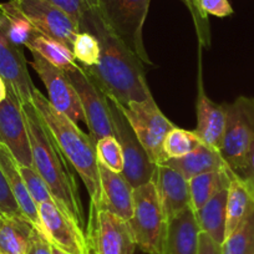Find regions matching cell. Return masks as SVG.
Listing matches in <instances>:
<instances>
[{"mask_svg": "<svg viewBox=\"0 0 254 254\" xmlns=\"http://www.w3.org/2000/svg\"><path fill=\"white\" fill-rule=\"evenodd\" d=\"M90 254H94V253H92V252H91V251H90Z\"/></svg>", "mask_w": 254, "mask_h": 254, "instance_id": "cell-41", "label": "cell"}, {"mask_svg": "<svg viewBox=\"0 0 254 254\" xmlns=\"http://www.w3.org/2000/svg\"><path fill=\"white\" fill-rule=\"evenodd\" d=\"M25 48H28L30 51L38 53L48 63L59 67V69L64 70V71H67L69 69H71L77 63L71 49L59 43V41L54 40V39L46 38L41 34L34 36Z\"/></svg>", "mask_w": 254, "mask_h": 254, "instance_id": "cell-26", "label": "cell"}, {"mask_svg": "<svg viewBox=\"0 0 254 254\" xmlns=\"http://www.w3.org/2000/svg\"><path fill=\"white\" fill-rule=\"evenodd\" d=\"M199 229L192 208L168 219L161 254H198Z\"/></svg>", "mask_w": 254, "mask_h": 254, "instance_id": "cell-18", "label": "cell"}, {"mask_svg": "<svg viewBox=\"0 0 254 254\" xmlns=\"http://www.w3.org/2000/svg\"><path fill=\"white\" fill-rule=\"evenodd\" d=\"M0 216L5 218L26 219L1 170H0Z\"/></svg>", "mask_w": 254, "mask_h": 254, "instance_id": "cell-33", "label": "cell"}, {"mask_svg": "<svg viewBox=\"0 0 254 254\" xmlns=\"http://www.w3.org/2000/svg\"><path fill=\"white\" fill-rule=\"evenodd\" d=\"M227 197L228 187H224L218 190L202 208L194 211L201 232L208 234L219 244H223L226 239Z\"/></svg>", "mask_w": 254, "mask_h": 254, "instance_id": "cell-23", "label": "cell"}, {"mask_svg": "<svg viewBox=\"0 0 254 254\" xmlns=\"http://www.w3.org/2000/svg\"><path fill=\"white\" fill-rule=\"evenodd\" d=\"M48 1L69 14L72 19L76 20L79 26L89 14L96 10L95 0H48Z\"/></svg>", "mask_w": 254, "mask_h": 254, "instance_id": "cell-34", "label": "cell"}, {"mask_svg": "<svg viewBox=\"0 0 254 254\" xmlns=\"http://www.w3.org/2000/svg\"><path fill=\"white\" fill-rule=\"evenodd\" d=\"M160 165L168 166V167L178 171L187 180H190L202 173L223 171L229 167L222 157L219 150L208 147L204 143L193 152L180 158H170Z\"/></svg>", "mask_w": 254, "mask_h": 254, "instance_id": "cell-21", "label": "cell"}, {"mask_svg": "<svg viewBox=\"0 0 254 254\" xmlns=\"http://www.w3.org/2000/svg\"><path fill=\"white\" fill-rule=\"evenodd\" d=\"M0 170L5 176L9 187H10L11 192H13L14 197H15L16 202H18L25 218L46 238L38 206L34 202V199L31 198L28 188L25 186V182L21 177V173L19 171V163L16 162L10 151L1 143H0Z\"/></svg>", "mask_w": 254, "mask_h": 254, "instance_id": "cell-20", "label": "cell"}, {"mask_svg": "<svg viewBox=\"0 0 254 254\" xmlns=\"http://www.w3.org/2000/svg\"><path fill=\"white\" fill-rule=\"evenodd\" d=\"M254 209V192L246 180L233 170L229 173L227 197L226 237H228Z\"/></svg>", "mask_w": 254, "mask_h": 254, "instance_id": "cell-22", "label": "cell"}, {"mask_svg": "<svg viewBox=\"0 0 254 254\" xmlns=\"http://www.w3.org/2000/svg\"><path fill=\"white\" fill-rule=\"evenodd\" d=\"M97 162L114 172L124 171V153L116 136H106L100 138L95 145Z\"/></svg>", "mask_w": 254, "mask_h": 254, "instance_id": "cell-31", "label": "cell"}, {"mask_svg": "<svg viewBox=\"0 0 254 254\" xmlns=\"http://www.w3.org/2000/svg\"><path fill=\"white\" fill-rule=\"evenodd\" d=\"M65 72L74 89L76 90L86 117V126L89 127L90 136L95 143L102 137L115 136L106 95L99 86L96 80L79 63L75 64L71 69Z\"/></svg>", "mask_w": 254, "mask_h": 254, "instance_id": "cell-10", "label": "cell"}, {"mask_svg": "<svg viewBox=\"0 0 254 254\" xmlns=\"http://www.w3.org/2000/svg\"><path fill=\"white\" fill-rule=\"evenodd\" d=\"M36 229L28 219L5 218L0 221V254H26L31 232Z\"/></svg>", "mask_w": 254, "mask_h": 254, "instance_id": "cell-24", "label": "cell"}, {"mask_svg": "<svg viewBox=\"0 0 254 254\" xmlns=\"http://www.w3.org/2000/svg\"><path fill=\"white\" fill-rule=\"evenodd\" d=\"M227 115L224 105L212 101L203 89L199 90L197 102V127L193 132L208 147L219 150L226 132Z\"/></svg>", "mask_w": 254, "mask_h": 254, "instance_id": "cell-19", "label": "cell"}, {"mask_svg": "<svg viewBox=\"0 0 254 254\" xmlns=\"http://www.w3.org/2000/svg\"><path fill=\"white\" fill-rule=\"evenodd\" d=\"M33 155V167L38 171L59 208L85 229L84 208L70 163L59 148L55 138L39 116L31 102L21 105Z\"/></svg>", "mask_w": 254, "mask_h": 254, "instance_id": "cell-2", "label": "cell"}, {"mask_svg": "<svg viewBox=\"0 0 254 254\" xmlns=\"http://www.w3.org/2000/svg\"><path fill=\"white\" fill-rule=\"evenodd\" d=\"M197 10L202 15H214L218 18H226L233 14V8L228 0H193Z\"/></svg>", "mask_w": 254, "mask_h": 254, "instance_id": "cell-35", "label": "cell"}, {"mask_svg": "<svg viewBox=\"0 0 254 254\" xmlns=\"http://www.w3.org/2000/svg\"><path fill=\"white\" fill-rule=\"evenodd\" d=\"M6 95H8V87H6V84L3 80V77L0 76V104L5 100Z\"/></svg>", "mask_w": 254, "mask_h": 254, "instance_id": "cell-39", "label": "cell"}, {"mask_svg": "<svg viewBox=\"0 0 254 254\" xmlns=\"http://www.w3.org/2000/svg\"><path fill=\"white\" fill-rule=\"evenodd\" d=\"M167 222L152 181L133 188V213L128 223L141 251L161 254Z\"/></svg>", "mask_w": 254, "mask_h": 254, "instance_id": "cell-5", "label": "cell"}, {"mask_svg": "<svg viewBox=\"0 0 254 254\" xmlns=\"http://www.w3.org/2000/svg\"><path fill=\"white\" fill-rule=\"evenodd\" d=\"M48 241L67 254H90L85 229L61 211L54 201L38 206Z\"/></svg>", "mask_w": 254, "mask_h": 254, "instance_id": "cell-14", "label": "cell"}, {"mask_svg": "<svg viewBox=\"0 0 254 254\" xmlns=\"http://www.w3.org/2000/svg\"><path fill=\"white\" fill-rule=\"evenodd\" d=\"M26 254H53V244L38 229H34L29 239Z\"/></svg>", "mask_w": 254, "mask_h": 254, "instance_id": "cell-36", "label": "cell"}, {"mask_svg": "<svg viewBox=\"0 0 254 254\" xmlns=\"http://www.w3.org/2000/svg\"><path fill=\"white\" fill-rule=\"evenodd\" d=\"M106 101L111 112L115 136L119 140L122 153H124L122 175L133 188L150 182L157 165L150 160L146 151L143 150L137 136L133 132L130 122L125 116L122 105L110 95H106Z\"/></svg>", "mask_w": 254, "mask_h": 254, "instance_id": "cell-7", "label": "cell"}, {"mask_svg": "<svg viewBox=\"0 0 254 254\" xmlns=\"http://www.w3.org/2000/svg\"><path fill=\"white\" fill-rule=\"evenodd\" d=\"M244 173V180L248 182V185L251 186L252 190L254 192V140L252 141L251 150H249L248 158H247V166L243 171Z\"/></svg>", "mask_w": 254, "mask_h": 254, "instance_id": "cell-38", "label": "cell"}, {"mask_svg": "<svg viewBox=\"0 0 254 254\" xmlns=\"http://www.w3.org/2000/svg\"><path fill=\"white\" fill-rule=\"evenodd\" d=\"M31 104L67 162L84 182L91 201L90 209L99 208L101 203V181L95 141L77 126L76 122L59 112L36 87L33 91Z\"/></svg>", "mask_w": 254, "mask_h": 254, "instance_id": "cell-3", "label": "cell"}, {"mask_svg": "<svg viewBox=\"0 0 254 254\" xmlns=\"http://www.w3.org/2000/svg\"><path fill=\"white\" fill-rule=\"evenodd\" d=\"M72 54L84 67L96 66L100 61V44L89 31H80L72 44Z\"/></svg>", "mask_w": 254, "mask_h": 254, "instance_id": "cell-30", "label": "cell"}, {"mask_svg": "<svg viewBox=\"0 0 254 254\" xmlns=\"http://www.w3.org/2000/svg\"><path fill=\"white\" fill-rule=\"evenodd\" d=\"M30 53L33 55V61L30 65L48 90L49 102L59 112L67 116L76 124L84 122L86 125V117L81 102L66 72L51 65L35 51Z\"/></svg>", "mask_w": 254, "mask_h": 254, "instance_id": "cell-13", "label": "cell"}, {"mask_svg": "<svg viewBox=\"0 0 254 254\" xmlns=\"http://www.w3.org/2000/svg\"><path fill=\"white\" fill-rule=\"evenodd\" d=\"M224 109L226 132L219 152L234 172H243L254 140V99L241 96L233 104L224 105Z\"/></svg>", "mask_w": 254, "mask_h": 254, "instance_id": "cell-6", "label": "cell"}, {"mask_svg": "<svg viewBox=\"0 0 254 254\" xmlns=\"http://www.w3.org/2000/svg\"><path fill=\"white\" fill-rule=\"evenodd\" d=\"M198 254H223L222 253V244L217 243L207 233H199Z\"/></svg>", "mask_w": 254, "mask_h": 254, "instance_id": "cell-37", "label": "cell"}, {"mask_svg": "<svg viewBox=\"0 0 254 254\" xmlns=\"http://www.w3.org/2000/svg\"><path fill=\"white\" fill-rule=\"evenodd\" d=\"M53 254H67V253H65V252H63L61 249L56 248V247L53 246Z\"/></svg>", "mask_w": 254, "mask_h": 254, "instance_id": "cell-40", "label": "cell"}, {"mask_svg": "<svg viewBox=\"0 0 254 254\" xmlns=\"http://www.w3.org/2000/svg\"><path fill=\"white\" fill-rule=\"evenodd\" d=\"M122 110L150 160L156 165L165 162L163 141L175 125L161 112L155 100L131 102Z\"/></svg>", "mask_w": 254, "mask_h": 254, "instance_id": "cell-9", "label": "cell"}, {"mask_svg": "<svg viewBox=\"0 0 254 254\" xmlns=\"http://www.w3.org/2000/svg\"><path fill=\"white\" fill-rule=\"evenodd\" d=\"M151 181L157 190L167 221L181 212L192 208L188 180L178 171L168 166L157 165Z\"/></svg>", "mask_w": 254, "mask_h": 254, "instance_id": "cell-16", "label": "cell"}, {"mask_svg": "<svg viewBox=\"0 0 254 254\" xmlns=\"http://www.w3.org/2000/svg\"><path fill=\"white\" fill-rule=\"evenodd\" d=\"M0 143L10 151L19 165L33 167L25 117L20 101L10 91L0 104Z\"/></svg>", "mask_w": 254, "mask_h": 254, "instance_id": "cell-15", "label": "cell"}, {"mask_svg": "<svg viewBox=\"0 0 254 254\" xmlns=\"http://www.w3.org/2000/svg\"><path fill=\"white\" fill-rule=\"evenodd\" d=\"M0 221H1V216H0Z\"/></svg>", "mask_w": 254, "mask_h": 254, "instance_id": "cell-42", "label": "cell"}, {"mask_svg": "<svg viewBox=\"0 0 254 254\" xmlns=\"http://www.w3.org/2000/svg\"><path fill=\"white\" fill-rule=\"evenodd\" d=\"M19 171H20L21 177H23L26 188H28L29 190V193H30L31 198L34 199L36 206L44 203V202L54 201L45 181L41 178V176L39 175L38 171H36L35 168L25 167V166L19 165Z\"/></svg>", "mask_w": 254, "mask_h": 254, "instance_id": "cell-32", "label": "cell"}, {"mask_svg": "<svg viewBox=\"0 0 254 254\" xmlns=\"http://www.w3.org/2000/svg\"><path fill=\"white\" fill-rule=\"evenodd\" d=\"M101 181V203L105 208L121 218L130 221L133 213V187L122 173L114 172L99 163Z\"/></svg>", "mask_w": 254, "mask_h": 254, "instance_id": "cell-17", "label": "cell"}, {"mask_svg": "<svg viewBox=\"0 0 254 254\" xmlns=\"http://www.w3.org/2000/svg\"><path fill=\"white\" fill-rule=\"evenodd\" d=\"M231 171L232 168L228 167L223 171L202 173L188 180L190 204L193 211L202 208L222 188L228 187Z\"/></svg>", "mask_w": 254, "mask_h": 254, "instance_id": "cell-25", "label": "cell"}, {"mask_svg": "<svg viewBox=\"0 0 254 254\" xmlns=\"http://www.w3.org/2000/svg\"><path fill=\"white\" fill-rule=\"evenodd\" d=\"M8 19V36L15 45L26 46L39 33L14 0L0 4Z\"/></svg>", "mask_w": 254, "mask_h": 254, "instance_id": "cell-27", "label": "cell"}, {"mask_svg": "<svg viewBox=\"0 0 254 254\" xmlns=\"http://www.w3.org/2000/svg\"><path fill=\"white\" fill-rule=\"evenodd\" d=\"M34 28L46 38L54 39L69 49L80 33V26L67 13L48 0H14Z\"/></svg>", "mask_w": 254, "mask_h": 254, "instance_id": "cell-12", "label": "cell"}, {"mask_svg": "<svg viewBox=\"0 0 254 254\" xmlns=\"http://www.w3.org/2000/svg\"><path fill=\"white\" fill-rule=\"evenodd\" d=\"M80 31H89L99 40V64L85 69L96 80L105 94L114 97L122 106L131 102L155 100L146 81L142 61L107 28L97 10L82 20Z\"/></svg>", "mask_w": 254, "mask_h": 254, "instance_id": "cell-1", "label": "cell"}, {"mask_svg": "<svg viewBox=\"0 0 254 254\" xmlns=\"http://www.w3.org/2000/svg\"><path fill=\"white\" fill-rule=\"evenodd\" d=\"M107 28L116 34L142 63L152 65L143 45V25L151 0H95Z\"/></svg>", "mask_w": 254, "mask_h": 254, "instance_id": "cell-4", "label": "cell"}, {"mask_svg": "<svg viewBox=\"0 0 254 254\" xmlns=\"http://www.w3.org/2000/svg\"><path fill=\"white\" fill-rule=\"evenodd\" d=\"M203 145L198 136L193 131H187L175 126L166 136L163 141V153L166 160L170 158H180Z\"/></svg>", "mask_w": 254, "mask_h": 254, "instance_id": "cell-29", "label": "cell"}, {"mask_svg": "<svg viewBox=\"0 0 254 254\" xmlns=\"http://www.w3.org/2000/svg\"><path fill=\"white\" fill-rule=\"evenodd\" d=\"M223 254H254V209L226 237L222 244Z\"/></svg>", "mask_w": 254, "mask_h": 254, "instance_id": "cell-28", "label": "cell"}, {"mask_svg": "<svg viewBox=\"0 0 254 254\" xmlns=\"http://www.w3.org/2000/svg\"><path fill=\"white\" fill-rule=\"evenodd\" d=\"M0 76L8 91L15 95L21 105L31 102L35 90L28 70L23 48L15 45L8 36V19L0 5Z\"/></svg>", "mask_w": 254, "mask_h": 254, "instance_id": "cell-11", "label": "cell"}, {"mask_svg": "<svg viewBox=\"0 0 254 254\" xmlns=\"http://www.w3.org/2000/svg\"><path fill=\"white\" fill-rule=\"evenodd\" d=\"M85 233L94 254H133L137 247L128 221L105 208L90 209Z\"/></svg>", "mask_w": 254, "mask_h": 254, "instance_id": "cell-8", "label": "cell"}]
</instances>
